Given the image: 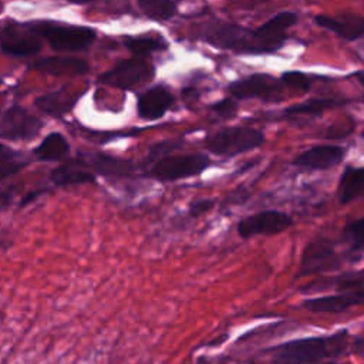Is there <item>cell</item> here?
Segmentation results:
<instances>
[{
    "mask_svg": "<svg viewBox=\"0 0 364 364\" xmlns=\"http://www.w3.org/2000/svg\"><path fill=\"white\" fill-rule=\"evenodd\" d=\"M80 95H81V92H78V91H68L67 88H61V90L51 91V92L37 97L34 100V105L41 112H44L50 117L61 118L74 108Z\"/></svg>",
    "mask_w": 364,
    "mask_h": 364,
    "instance_id": "cell-19",
    "label": "cell"
},
{
    "mask_svg": "<svg viewBox=\"0 0 364 364\" xmlns=\"http://www.w3.org/2000/svg\"><path fill=\"white\" fill-rule=\"evenodd\" d=\"M266 141L264 134L252 127H225L206 135L205 148L216 155L232 158L260 148Z\"/></svg>",
    "mask_w": 364,
    "mask_h": 364,
    "instance_id": "cell-4",
    "label": "cell"
},
{
    "mask_svg": "<svg viewBox=\"0 0 364 364\" xmlns=\"http://www.w3.org/2000/svg\"><path fill=\"white\" fill-rule=\"evenodd\" d=\"M155 68L142 57H132L124 60L107 70L98 77V82L117 87L121 90H131L152 80Z\"/></svg>",
    "mask_w": 364,
    "mask_h": 364,
    "instance_id": "cell-7",
    "label": "cell"
},
{
    "mask_svg": "<svg viewBox=\"0 0 364 364\" xmlns=\"http://www.w3.org/2000/svg\"><path fill=\"white\" fill-rule=\"evenodd\" d=\"M351 131H353V124H350V125H347V124L331 125L326 131V138H344L346 135L351 134Z\"/></svg>",
    "mask_w": 364,
    "mask_h": 364,
    "instance_id": "cell-31",
    "label": "cell"
},
{
    "mask_svg": "<svg viewBox=\"0 0 364 364\" xmlns=\"http://www.w3.org/2000/svg\"><path fill=\"white\" fill-rule=\"evenodd\" d=\"M297 20L299 16L294 11H282L256 28L264 54L274 53L283 46L289 37V28L293 27Z\"/></svg>",
    "mask_w": 364,
    "mask_h": 364,
    "instance_id": "cell-14",
    "label": "cell"
},
{
    "mask_svg": "<svg viewBox=\"0 0 364 364\" xmlns=\"http://www.w3.org/2000/svg\"><path fill=\"white\" fill-rule=\"evenodd\" d=\"M70 144L60 132L47 134L43 141L33 149V156L41 162H57L67 156Z\"/></svg>",
    "mask_w": 364,
    "mask_h": 364,
    "instance_id": "cell-22",
    "label": "cell"
},
{
    "mask_svg": "<svg viewBox=\"0 0 364 364\" xmlns=\"http://www.w3.org/2000/svg\"><path fill=\"white\" fill-rule=\"evenodd\" d=\"M0 50L11 57H31L41 51V38L26 24H7L0 28Z\"/></svg>",
    "mask_w": 364,
    "mask_h": 364,
    "instance_id": "cell-11",
    "label": "cell"
},
{
    "mask_svg": "<svg viewBox=\"0 0 364 364\" xmlns=\"http://www.w3.org/2000/svg\"><path fill=\"white\" fill-rule=\"evenodd\" d=\"M68 3H73V4H88V3H92L95 0H67Z\"/></svg>",
    "mask_w": 364,
    "mask_h": 364,
    "instance_id": "cell-34",
    "label": "cell"
},
{
    "mask_svg": "<svg viewBox=\"0 0 364 364\" xmlns=\"http://www.w3.org/2000/svg\"><path fill=\"white\" fill-rule=\"evenodd\" d=\"M175 97L164 85H155L138 95L136 112L141 119L156 121L162 118L173 105Z\"/></svg>",
    "mask_w": 364,
    "mask_h": 364,
    "instance_id": "cell-15",
    "label": "cell"
},
{
    "mask_svg": "<svg viewBox=\"0 0 364 364\" xmlns=\"http://www.w3.org/2000/svg\"><path fill=\"white\" fill-rule=\"evenodd\" d=\"M343 104H344V101H341L338 98H313V100L304 101L301 104L287 107L283 111V114L286 117H301V115L318 117L323 112L333 109L336 107H340Z\"/></svg>",
    "mask_w": 364,
    "mask_h": 364,
    "instance_id": "cell-23",
    "label": "cell"
},
{
    "mask_svg": "<svg viewBox=\"0 0 364 364\" xmlns=\"http://www.w3.org/2000/svg\"><path fill=\"white\" fill-rule=\"evenodd\" d=\"M215 206V200L213 199H209V198H205V199H198L195 202H192L188 208V215L191 218H198V216H202L208 212H210Z\"/></svg>",
    "mask_w": 364,
    "mask_h": 364,
    "instance_id": "cell-30",
    "label": "cell"
},
{
    "mask_svg": "<svg viewBox=\"0 0 364 364\" xmlns=\"http://www.w3.org/2000/svg\"><path fill=\"white\" fill-rule=\"evenodd\" d=\"M320 364H337L334 360H330V361H324V363H320Z\"/></svg>",
    "mask_w": 364,
    "mask_h": 364,
    "instance_id": "cell-36",
    "label": "cell"
},
{
    "mask_svg": "<svg viewBox=\"0 0 364 364\" xmlns=\"http://www.w3.org/2000/svg\"><path fill=\"white\" fill-rule=\"evenodd\" d=\"M0 84H1V78H0Z\"/></svg>",
    "mask_w": 364,
    "mask_h": 364,
    "instance_id": "cell-38",
    "label": "cell"
},
{
    "mask_svg": "<svg viewBox=\"0 0 364 364\" xmlns=\"http://www.w3.org/2000/svg\"><path fill=\"white\" fill-rule=\"evenodd\" d=\"M280 80L286 87H289L291 90H296V91H301V92L309 91L310 87H311V81H310L309 75H306L304 73L297 71V70L283 73Z\"/></svg>",
    "mask_w": 364,
    "mask_h": 364,
    "instance_id": "cell-28",
    "label": "cell"
},
{
    "mask_svg": "<svg viewBox=\"0 0 364 364\" xmlns=\"http://www.w3.org/2000/svg\"><path fill=\"white\" fill-rule=\"evenodd\" d=\"M43 125L37 115L14 104L0 115V139L30 141L40 134Z\"/></svg>",
    "mask_w": 364,
    "mask_h": 364,
    "instance_id": "cell-10",
    "label": "cell"
},
{
    "mask_svg": "<svg viewBox=\"0 0 364 364\" xmlns=\"http://www.w3.org/2000/svg\"><path fill=\"white\" fill-rule=\"evenodd\" d=\"M228 91L236 100L256 98L263 102H279L284 97V84L270 74L256 73L230 82Z\"/></svg>",
    "mask_w": 364,
    "mask_h": 364,
    "instance_id": "cell-6",
    "label": "cell"
},
{
    "mask_svg": "<svg viewBox=\"0 0 364 364\" xmlns=\"http://www.w3.org/2000/svg\"><path fill=\"white\" fill-rule=\"evenodd\" d=\"M293 218L277 209H266L242 218L236 225V232L242 239L255 236L280 235L293 226Z\"/></svg>",
    "mask_w": 364,
    "mask_h": 364,
    "instance_id": "cell-9",
    "label": "cell"
},
{
    "mask_svg": "<svg viewBox=\"0 0 364 364\" xmlns=\"http://www.w3.org/2000/svg\"><path fill=\"white\" fill-rule=\"evenodd\" d=\"M124 46L135 57H148L152 53L166 48V41L159 36H128L124 38Z\"/></svg>",
    "mask_w": 364,
    "mask_h": 364,
    "instance_id": "cell-24",
    "label": "cell"
},
{
    "mask_svg": "<svg viewBox=\"0 0 364 364\" xmlns=\"http://www.w3.org/2000/svg\"><path fill=\"white\" fill-rule=\"evenodd\" d=\"M354 75H355L357 81L361 84V87L364 88V71H358V73H355Z\"/></svg>",
    "mask_w": 364,
    "mask_h": 364,
    "instance_id": "cell-33",
    "label": "cell"
},
{
    "mask_svg": "<svg viewBox=\"0 0 364 364\" xmlns=\"http://www.w3.org/2000/svg\"><path fill=\"white\" fill-rule=\"evenodd\" d=\"M210 111L216 114L220 118L229 119L233 118L237 112V102L236 98H223L220 101H216L213 105H210Z\"/></svg>",
    "mask_w": 364,
    "mask_h": 364,
    "instance_id": "cell-29",
    "label": "cell"
},
{
    "mask_svg": "<svg viewBox=\"0 0 364 364\" xmlns=\"http://www.w3.org/2000/svg\"><path fill=\"white\" fill-rule=\"evenodd\" d=\"M351 348H353V353L358 354L360 357H364V337L355 340V341L351 344Z\"/></svg>",
    "mask_w": 364,
    "mask_h": 364,
    "instance_id": "cell-32",
    "label": "cell"
},
{
    "mask_svg": "<svg viewBox=\"0 0 364 364\" xmlns=\"http://www.w3.org/2000/svg\"><path fill=\"white\" fill-rule=\"evenodd\" d=\"M351 348L347 328L327 336H309L287 340L267 350L269 364H320L337 360Z\"/></svg>",
    "mask_w": 364,
    "mask_h": 364,
    "instance_id": "cell-1",
    "label": "cell"
},
{
    "mask_svg": "<svg viewBox=\"0 0 364 364\" xmlns=\"http://www.w3.org/2000/svg\"><path fill=\"white\" fill-rule=\"evenodd\" d=\"M236 1H243V3H247V1H252L253 4L255 3H259V1H266V0H236Z\"/></svg>",
    "mask_w": 364,
    "mask_h": 364,
    "instance_id": "cell-35",
    "label": "cell"
},
{
    "mask_svg": "<svg viewBox=\"0 0 364 364\" xmlns=\"http://www.w3.org/2000/svg\"><path fill=\"white\" fill-rule=\"evenodd\" d=\"M341 266V259L336 250V245L327 237H316L310 240L300 255V269L297 277H306Z\"/></svg>",
    "mask_w": 364,
    "mask_h": 364,
    "instance_id": "cell-8",
    "label": "cell"
},
{
    "mask_svg": "<svg viewBox=\"0 0 364 364\" xmlns=\"http://www.w3.org/2000/svg\"><path fill=\"white\" fill-rule=\"evenodd\" d=\"M361 138L364 139V128H363V131H361Z\"/></svg>",
    "mask_w": 364,
    "mask_h": 364,
    "instance_id": "cell-37",
    "label": "cell"
},
{
    "mask_svg": "<svg viewBox=\"0 0 364 364\" xmlns=\"http://www.w3.org/2000/svg\"><path fill=\"white\" fill-rule=\"evenodd\" d=\"M31 67L53 75H64V74L75 75V74H87L90 71L88 63L78 57H47L36 61Z\"/></svg>",
    "mask_w": 364,
    "mask_h": 364,
    "instance_id": "cell-21",
    "label": "cell"
},
{
    "mask_svg": "<svg viewBox=\"0 0 364 364\" xmlns=\"http://www.w3.org/2000/svg\"><path fill=\"white\" fill-rule=\"evenodd\" d=\"M139 10L154 20H169L176 13L173 0H136Z\"/></svg>",
    "mask_w": 364,
    "mask_h": 364,
    "instance_id": "cell-27",
    "label": "cell"
},
{
    "mask_svg": "<svg viewBox=\"0 0 364 364\" xmlns=\"http://www.w3.org/2000/svg\"><path fill=\"white\" fill-rule=\"evenodd\" d=\"M97 175L88 169L80 158L67 161L50 172V182L54 188L75 186L95 182Z\"/></svg>",
    "mask_w": 364,
    "mask_h": 364,
    "instance_id": "cell-18",
    "label": "cell"
},
{
    "mask_svg": "<svg viewBox=\"0 0 364 364\" xmlns=\"http://www.w3.org/2000/svg\"><path fill=\"white\" fill-rule=\"evenodd\" d=\"M346 149L340 145H316L299 154L291 165L303 171H328L343 162Z\"/></svg>",
    "mask_w": 364,
    "mask_h": 364,
    "instance_id": "cell-13",
    "label": "cell"
},
{
    "mask_svg": "<svg viewBox=\"0 0 364 364\" xmlns=\"http://www.w3.org/2000/svg\"><path fill=\"white\" fill-rule=\"evenodd\" d=\"M78 158L95 175H102V176L129 178L135 175L138 169V166L129 159H122V158H117V156L101 154V152H92V154L81 155Z\"/></svg>",
    "mask_w": 364,
    "mask_h": 364,
    "instance_id": "cell-16",
    "label": "cell"
},
{
    "mask_svg": "<svg viewBox=\"0 0 364 364\" xmlns=\"http://www.w3.org/2000/svg\"><path fill=\"white\" fill-rule=\"evenodd\" d=\"M314 23L324 30L334 33L336 36L354 41L364 36V17L357 14H343V16H316Z\"/></svg>",
    "mask_w": 364,
    "mask_h": 364,
    "instance_id": "cell-17",
    "label": "cell"
},
{
    "mask_svg": "<svg viewBox=\"0 0 364 364\" xmlns=\"http://www.w3.org/2000/svg\"><path fill=\"white\" fill-rule=\"evenodd\" d=\"M28 164L30 161L23 152L0 144V182L17 175Z\"/></svg>",
    "mask_w": 364,
    "mask_h": 364,
    "instance_id": "cell-25",
    "label": "cell"
},
{
    "mask_svg": "<svg viewBox=\"0 0 364 364\" xmlns=\"http://www.w3.org/2000/svg\"><path fill=\"white\" fill-rule=\"evenodd\" d=\"M198 37L213 47L242 54H264L256 28H247L236 23L209 21L203 24Z\"/></svg>",
    "mask_w": 364,
    "mask_h": 364,
    "instance_id": "cell-2",
    "label": "cell"
},
{
    "mask_svg": "<svg viewBox=\"0 0 364 364\" xmlns=\"http://www.w3.org/2000/svg\"><path fill=\"white\" fill-rule=\"evenodd\" d=\"M26 26L40 38H44L55 51L87 50L97 38V31L85 26L58 24L54 21H30Z\"/></svg>",
    "mask_w": 364,
    "mask_h": 364,
    "instance_id": "cell-3",
    "label": "cell"
},
{
    "mask_svg": "<svg viewBox=\"0 0 364 364\" xmlns=\"http://www.w3.org/2000/svg\"><path fill=\"white\" fill-rule=\"evenodd\" d=\"M363 304H364V289L357 287V289L346 290L343 293L307 299L301 303V309H304L309 313L338 314Z\"/></svg>",
    "mask_w": 364,
    "mask_h": 364,
    "instance_id": "cell-12",
    "label": "cell"
},
{
    "mask_svg": "<svg viewBox=\"0 0 364 364\" xmlns=\"http://www.w3.org/2000/svg\"><path fill=\"white\" fill-rule=\"evenodd\" d=\"M341 237L348 245L350 252L364 256V216L347 222L343 226Z\"/></svg>",
    "mask_w": 364,
    "mask_h": 364,
    "instance_id": "cell-26",
    "label": "cell"
},
{
    "mask_svg": "<svg viewBox=\"0 0 364 364\" xmlns=\"http://www.w3.org/2000/svg\"><path fill=\"white\" fill-rule=\"evenodd\" d=\"M212 161L208 155L199 152L168 154L149 165L146 175L158 182H176L203 173Z\"/></svg>",
    "mask_w": 364,
    "mask_h": 364,
    "instance_id": "cell-5",
    "label": "cell"
},
{
    "mask_svg": "<svg viewBox=\"0 0 364 364\" xmlns=\"http://www.w3.org/2000/svg\"><path fill=\"white\" fill-rule=\"evenodd\" d=\"M337 199L341 205H348L364 199V165L346 166L337 183Z\"/></svg>",
    "mask_w": 364,
    "mask_h": 364,
    "instance_id": "cell-20",
    "label": "cell"
}]
</instances>
